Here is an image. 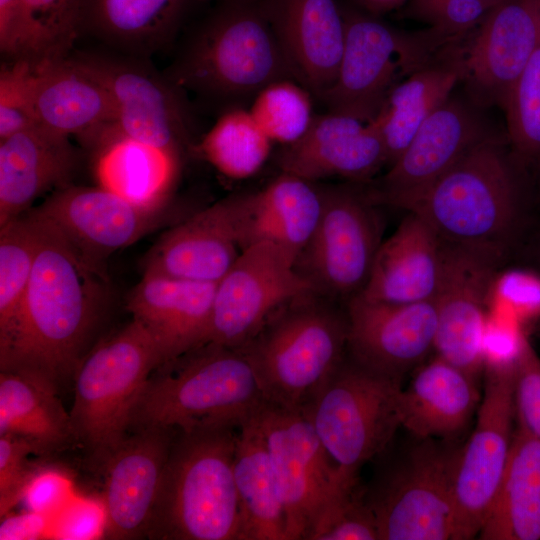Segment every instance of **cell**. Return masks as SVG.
Wrapping results in <instances>:
<instances>
[{
	"label": "cell",
	"mask_w": 540,
	"mask_h": 540,
	"mask_svg": "<svg viewBox=\"0 0 540 540\" xmlns=\"http://www.w3.org/2000/svg\"><path fill=\"white\" fill-rule=\"evenodd\" d=\"M257 416L285 511L286 540H307L318 511L344 477L301 412L266 403Z\"/></svg>",
	"instance_id": "cell-15"
},
{
	"label": "cell",
	"mask_w": 540,
	"mask_h": 540,
	"mask_svg": "<svg viewBox=\"0 0 540 540\" xmlns=\"http://www.w3.org/2000/svg\"><path fill=\"white\" fill-rule=\"evenodd\" d=\"M493 135L471 104L452 95L420 126L387 172L364 193L375 205L413 210L466 152Z\"/></svg>",
	"instance_id": "cell-16"
},
{
	"label": "cell",
	"mask_w": 540,
	"mask_h": 540,
	"mask_svg": "<svg viewBox=\"0 0 540 540\" xmlns=\"http://www.w3.org/2000/svg\"><path fill=\"white\" fill-rule=\"evenodd\" d=\"M200 0H81L79 35L149 58L168 46Z\"/></svg>",
	"instance_id": "cell-31"
},
{
	"label": "cell",
	"mask_w": 540,
	"mask_h": 540,
	"mask_svg": "<svg viewBox=\"0 0 540 540\" xmlns=\"http://www.w3.org/2000/svg\"><path fill=\"white\" fill-rule=\"evenodd\" d=\"M345 40L332 86L319 98L328 112L371 121L390 91L404 78L439 57L458 38L433 28L407 33L375 15L343 8Z\"/></svg>",
	"instance_id": "cell-9"
},
{
	"label": "cell",
	"mask_w": 540,
	"mask_h": 540,
	"mask_svg": "<svg viewBox=\"0 0 540 540\" xmlns=\"http://www.w3.org/2000/svg\"><path fill=\"white\" fill-rule=\"evenodd\" d=\"M521 209L512 158L493 134L466 152L411 211L421 215L443 241L502 260Z\"/></svg>",
	"instance_id": "cell-6"
},
{
	"label": "cell",
	"mask_w": 540,
	"mask_h": 540,
	"mask_svg": "<svg viewBox=\"0 0 540 540\" xmlns=\"http://www.w3.org/2000/svg\"><path fill=\"white\" fill-rule=\"evenodd\" d=\"M319 222L295 269L315 293L349 301L365 287L382 243L381 223L364 191L353 187H321Z\"/></svg>",
	"instance_id": "cell-12"
},
{
	"label": "cell",
	"mask_w": 540,
	"mask_h": 540,
	"mask_svg": "<svg viewBox=\"0 0 540 540\" xmlns=\"http://www.w3.org/2000/svg\"><path fill=\"white\" fill-rule=\"evenodd\" d=\"M514 359L484 361L476 423L461 447L455 473L452 540L478 536L501 482L514 435Z\"/></svg>",
	"instance_id": "cell-13"
},
{
	"label": "cell",
	"mask_w": 540,
	"mask_h": 540,
	"mask_svg": "<svg viewBox=\"0 0 540 540\" xmlns=\"http://www.w3.org/2000/svg\"><path fill=\"white\" fill-rule=\"evenodd\" d=\"M501 261L488 253L443 241L434 350L475 379L484 369L488 298Z\"/></svg>",
	"instance_id": "cell-17"
},
{
	"label": "cell",
	"mask_w": 540,
	"mask_h": 540,
	"mask_svg": "<svg viewBox=\"0 0 540 540\" xmlns=\"http://www.w3.org/2000/svg\"><path fill=\"white\" fill-rule=\"evenodd\" d=\"M500 0H414V11L431 28L454 38L473 31Z\"/></svg>",
	"instance_id": "cell-48"
},
{
	"label": "cell",
	"mask_w": 540,
	"mask_h": 540,
	"mask_svg": "<svg viewBox=\"0 0 540 540\" xmlns=\"http://www.w3.org/2000/svg\"><path fill=\"white\" fill-rule=\"evenodd\" d=\"M481 396L474 377L436 355L402 387L401 427L416 438L455 441L477 412Z\"/></svg>",
	"instance_id": "cell-32"
},
{
	"label": "cell",
	"mask_w": 540,
	"mask_h": 540,
	"mask_svg": "<svg viewBox=\"0 0 540 540\" xmlns=\"http://www.w3.org/2000/svg\"><path fill=\"white\" fill-rule=\"evenodd\" d=\"M164 73L184 91L228 103L296 81L260 0H219Z\"/></svg>",
	"instance_id": "cell-2"
},
{
	"label": "cell",
	"mask_w": 540,
	"mask_h": 540,
	"mask_svg": "<svg viewBox=\"0 0 540 540\" xmlns=\"http://www.w3.org/2000/svg\"><path fill=\"white\" fill-rule=\"evenodd\" d=\"M105 512L93 501L75 503L65 513L57 536L62 539H89L104 531Z\"/></svg>",
	"instance_id": "cell-49"
},
{
	"label": "cell",
	"mask_w": 540,
	"mask_h": 540,
	"mask_svg": "<svg viewBox=\"0 0 540 540\" xmlns=\"http://www.w3.org/2000/svg\"><path fill=\"white\" fill-rule=\"evenodd\" d=\"M401 381L370 371L347 354L301 412L313 426L338 474L360 468L390 445L401 427Z\"/></svg>",
	"instance_id": "cell-10"
},
{
	"label": "cell",
	"mask_w": 540,
	"mask_h": 540,
	"mask_svg": "<svg viewBox=\"0 0 540 540\" xmlns=\"http://www.w3.org/2000/svg\"><path fill=\"white\" fill-rule=\"evenodd\" d=\"M462 51L438 57L400 81L388 94L372 121L386 149L387 167L405 150L424 121L462 82Z\"/></svg>",
	"instance_id": "cell-34"
},
{
	"label": "cell",
	"mask_w": 540,
	"mask_h": 540,
	"mask_svg": "<svg viewBox=\"0 0 540 540\" xmlns=\"http://www.w3.org/2000/svg\"><path fill=\"white\" fill-rule=\"evenodd\" d=\"M258 413L238 428L234 456L242 540H286L285 511Z\"/></svg>",
	"instance_id": "cell-36"
},
{
	"label": "cell",
	"mask_w": 540,
	"mask_h": 540,
	"mask_svg": "<svg viewBox=\"0 0 540 540\" xmlns=\"http://www.w3.org/2000/svg\"><path fill=\"white\" fill-rule=\"evenodd\" d=\"M334 302L315 292L298 296L237 347L267 403L302 412L344 361L347 315Z\"/></svg>",
	"instance_id": "cell-5"
},
{
	"label": "cell",
	"mask_w": 540,
	"mask_h": 540,
	"mask_svg": "<svg viewBox=\"0 0 540 540\" xmlns=\"http://www.w3.org/2000/svg\"><path fill=\"white\" fill-rule=\"evenodd\" d=\"M175 431H133L104 465L105 538H147Z\"/></svg>",
	"instance_id": "cell-21"
},
{
	"label": "cell",
	"mask_w": 540,
	"mask_h": 540,
	"mask_svg": "<svg viewBox=\"0 0 540 540\" xmlns=\"http://www.w3.org/2000/svg\"><path fill=\"white\" fill-rule=\"evenodd\" d=\"M238 428L176 430L147 538L242 540L233 464Z\"/></svg>",
	"instance_id": "cell-4"
},
{
	"label": "cell",
	"mask_w": 540,
	"mask_h": 540,
	"mask_svg": "<svg viewBox=\"0 0 540 540\" xmlns=\"http://www.w3.org/2000/svg\"><path fill=\"white\" fill-rule=\"evenodd\" d=\"M266 403L244 354L208 342L151 373L133 410L130 432L148 427L239 428Z\"/></svg>",
	"instance_id": "cell-3"
},
{
	"label": "cell",
	"mask_w": 540,
	"mask_h": 540,
	"mask_svg": "<svg viewBox=\"0 0 540 540\" xmlns=\"http://www.w3.org/2000/svg\"><path fill=\"white\" fill-rule=\"evenodd\" d=\"M241 251L267 242L295 260L310 240L321 216V187L282 172L259 191L233 196Z\"/></svg>",
	"instance_id": "cell-27"
},
{
	"label": "cell",
	"mask_w": 540,
	"mask_h": 540,
	"mask_svg": "<svg viewBox=\"0 0 540 540\" xmlns=\"http://www.w3.org/2000/svg\"><path fill=\"white\" fill-rule=\"evenodd\" d=\"M311 93L293 79H283L262 88L248 109L273 142L291 144L308 130L315 115Z\"/></svg>",
	"instance_id": "cell-39"
},
{
	"label": "cell",
	"mask_w": 540,
	"mask_h": 540,
	"mask_svg": "<svg viewBox=\"0 0 540 540\" xmlns=\"http://www.w3.org/2000/svg\"><path fill=\"white\" fill-rule=\"evenodd\" d=\"M415 439L398 457L384 462L365 487L379 540H452L454 482L462 446Z\"/></svg>",
	"instance_id": "cell-8"
},
{
	"label": "cell",
	"mask_w": 540,
	"mask_h": 540,
	"mask_svg": "<svg viewBox=\"0 0 540 540\" xmlns=\"http://www.w3.org/2000/svg\"><path fill=\"white\" fill-rule=\"evenodd\" d=\"M33 210L89 264L105 271L112 253L159 228L165 216V209L142 208L98 185L57 189Z\"/></svg>",
	"instance_id": "cell-18"
},
{
	"label": "cell",
	"mask_w": 540,
	"mask_h": 540,
	"mask_svg": "<svg viewBox=\"0 0 540 540\" xmlns=\"http://www.w3.org/2000/svg\"><path fill=\"white\" fill-rule=\"evenodd\" d=\"M307 540H379L359 477L340 480L318 511Z\"/></svg>",
	"instance_id": "cell-40"
},
{
	"label": "cell",
	"mask_w": 540,
	"mask_h": 540,
	"mask_svg": "<svg viewBox=\"0 0 540 540\" xmlns=\"http://www.w3.org/2000/svg\"><path fill=\"white\" fill-rule=\"evenodd\" d=\"M215 287L143 273L132 289L127 309L157 341L163 363L205 344Z\"/></svg>",
	"instance_id": "cell-29"
},
{
	"label": "cell",
	"mask_w": 540,
	"mask_h": 540,
	"mask_svg": "<svg viewBox=\"0 0 540 540\" xmlns=\"http://www.w3.org/2000/svg\"><path fill=\"white\" fill-rule=\"evenodd\" d=\"M68 481L54 472H38L30 483L23 500L30 511L46 514L65 497Z\"/></svg>",
	"instance_id": "cell-50"
},
{
	"label": "cell",
	"mask_w": 540,
	"mask_h": 540,
	"mask_svg": "<svg viewBox=\"0 0 540 540\" xmlns=\"http://www.w3.org/2000/svg\"><path fill=\"white\" fill-rule=\"evenodd\" d=\"M508 140L522 160H540V40L504 105Z\"/></svg>",
	"instance_id": "cell-41"
},
{
	"label": "cell",
	"mask_w": 540,
	"mask_h": 540,
	"mask_svg": "<svg viewBox=\"0 0 540 540\" xmlns=\"http://www.w3.org/2000/svg\"><path fill=\"white\" fill-rule=\"evenodd\" d=\"M77 139L90 152L98 186L145 209L166 208L180 176L183 156L128 136L116 122Z\"/></svg>",
	"instance_id": "cell-24"
},
{
	"label": "cell",
	"mask_w": 540,
	"mask_h": 540,
	"mask_svg": "<svg viewBox=\"0 0 540 540\" xmlns=\"http://www.w3.org/2000/svg\"><path fill=\"white\" fill-rule=\"evenodd\" d=\"M163 362L157 341L134 319L83 357L69 414L76 443L93 464L103 468L128 437L138 398Z\"/></svg>",
	"instance_id": "cell-7"
},
{
	"label": "cell",
	"mask_w": 540,
	"mask_h": 540,
	"mask_svg": "<svg viewBox=\"0 0 540 540\" xmlns=\"http://www.w3.org/2000/svg\"><path fill=\"white\" fill-rule=\"evenodd\" d=\"M109 91L118 127L128 136L184 156L192 152L194 122L185 91L149 62L116 51H72Z\"/></svg>",
	"instance_id": "cell-11"
},
{
	"label": "cell",
	"mask_w": 540,
	"mask_h": 540,
	"mask_svg": "<svg viewBox=\"0 0 540 540\" xmlns=\"http://www.w3.org/2000/svg\"><path fill=\"white\" fill-rule=\"evenodd\" d=\"M70 137L38 124L0 140V227L41 195L68 186L79 166Z\"/></svg>",
	"instance_id": "cell-26"
},
{
	"label": "cell",
	"mask_w": 540,
	"mask_h": 540,
	"mask_svg": "<svg viewBox=\"0 0 540 540\" xmlns=\"http://www.w3.org/2000/svg\"><path fill=\"white\" fill-rule=\"evenodd\" d=\"M346 315L348 356L380 375L402 381L434 350L435 299L395 304L356 295L346 302Z\"/></svg>",
	"instance_id": "cell-19"
},
{
	"label": "cell",
	"mask_w": 540,
	"mask_h": 540,
	"mask_svg": "<svg viewBox=\"0 0 540 540\" xmlns=\"http://www.w3.org/2000/svg\"><path fill=\"white\" fill-rule=\"evenodd\" d=\"M513 399L517 429L540 440V357L526 336L514 359Z\"/></svg>",
	"instance_id": "cell-45"
},
{
	"label": "cell",
	"mask_w": 540,
	"mask_h": 540,
	"mask_svg": "<svg viewBox=\"0 0 540 540\" xmlns=\"http://www.w3.org/2000/svg\"><path fill=\"white\" fill-rule=\"evenodd\" d=\"M362 8L378 16L401 6L406 0H356Z\"/></svg>",
	"instance_id": "cell-52"
},
{
	"label": "cell",
	"mask_w": 540,
	"mask_h": 540,
	"mask_svg": "<svg viewBox=\"0 0 540 540\" xmlns=\"http://www.w3.org/2000/svg\"><path fill=\"white\" fill-rule=\"evenodd\" d=\"M482 540H540V440L514 431L507 464L480 532Z\"/></svg>",
	"instance_id": "cell-35"
},
{
	"label": "cell",
	"mask_w": 540,
	"mask_h": 540,
	"mask_svg": "<svg viewBox=\"0 0 540 540\" xmlns=\"http://www.w3.org/2000/svg\"><path fill=\"white\" fill-rule=\"evenodd\" d=\"M514 321L540 316V274L522 268L497 272L490 287L488 308Z\"/></svg>",
	"instance_id": "cell-44"
},
{
	"label": "cell",
	"mask_w": 540,
	"mask_h": 540,
	"mask_svg": "<svg viewBox=\"0 0 540 540\" xmlns=\"http://www.w3.org/2000/svg\"><path fill=\"white\" fill-rule=\"evenodd\" d=\"M272 141L257 125L248 109L229 107L192 152L223 175L244 179L254 175L266 162Z\"/></svg>",
	"instance_id": "cell-37"
},
{
	"label": "cell",
	"mask_w": 540,
	"mask_h": 540,
	"mask_svg": "<svg viewBox=\"0 0 540 540\" xmlns=\"http://www.w3.org/2000/svg\"><path fill=\"white\" fill-rule=\"evenodd\" d=\"M284 249L262 242L243 251L216 283L206 342L237 348L286 302L311 292Z\"/></svg>",
	"instance_id": "cell-14"
},
{
	"label": "cell",
	"mask_w": 540,
	"mask_h": 540,
	"mask_svg": "<svg viewBox=\"0 0 540 540\" xmlns=\"http://www.w3.org/2000/svg\"><path fill=\"white\" fill-rule=\"evenodd\" d=\"M36 124L67 137H81L116 122L105 85L71 56L34 65L32 76Z\"/></svg>",
	"instance_id": "cell-30"
},
{
	"label": "cell",
	"mask_w": 540,
	"mask_h": 540,
	"mask_svg": "<svg viewBox=\"0 0 540 540\" xmlns=\"http://www.w3.org/2000/svg\"><path fill=\"white\" fill-rule=\"evenodd\" d=\"M296 81L318 99L334 83L345 40L337 0H260Z\"/></svg>",
	"instance_id": "cell-23"
},
{
	"label": "cell",
	"mask_w": 540,
	"mask_h": 540,
	"mask_svg": "<svg viewBox=\"0 0 540 540\" xmlns=\"http://www.w3.org/2000/svg\"><path fill=\"white\" fill-rule=\"evenodd\" d=\"M39 224L34 266L13 339L0 370L43 375L58 389L74 373L108 298L105 270L89 264L32 210Z\"/></svg>",
	"instance_id": "cell-1"
},
{
	"label": "cell",
	"mask_w": 540,
	"mask_h": 540,
	"mask_svg": "<svg viewBox=\"0 0 540 540\" xmlns=\"http://www.w3.org/2000/svg\"><path fill=\"white\" fill-rule=\"evenodd\" d=\"M0 51L10 62L37 65L52 59L50 44L24 0H0Z\"/></svg>",
	"instance_id": "cell-42"
},
{
	"label": "cell",
	"mask_w": 540,
	"mask_h": 540,
	"mask_svg": "<svg viewBox=\"0 0 540 540\" xmlns=\"http://www.w3.org/2000/svg\"><path fill=\"white\" fill-rule=\"evenodd\" d=\"M443 272V241L418 213L409 211L382 241L369 279L358 294L385 303H417L436 298Z\"/></svg>",
	"instance_id": "cell-28"
},
{
	"label": "cell",
	"mask_w": 540,
	"mask_h": 540,
	"mask_svg": "<svg viewBox=\"0 0 540 540\" xmlns=\"http://www.w3.org/2000/svg\"><path fill=\"white\" fill-rule=\"evenodd\" d=\"M58 387L43 375L23 369L0 372V436L29 440L38 454L76 442L69 412Z\"/></svg>",
	"instance_id": "cell-33"
},
{
	"label": "cell",
	"mask_w": 540,
	"mask_h": 540,
	"mask_svg": "<svg viewBox=\"0 0 540 540\" xmlns=\"http://www.w3.org/2000/svg\"><path fill=\"white\" fill-rule=\"evenodd\" d=\"M38 242L39 224L32 210L0 227V355L13 339Z\"/></svg>",
	"instance_id": "cell-38"
},
{
	"label": "cell",
	"mask_w": 540,
	"mask_h": 540,
	"mask_svg": "<svg viewBox=\"0 0 540 540\" xmlns=\"http://www.w3.org/2000/svg\"><path fill=\"white\" fill-rule=\"evenodd\" d=\"M46 527L45 514L27 511L6 515L0 525L1 540H31L42 536Z\"/></svg>",
	"instance_id": "cell-51"
},
{
	"label": "cell",
	"mask_w": 540,
	"mask_h": 540,
	"mask_svg": "<svg viewBox=\"0 0 540 540\" xmlns=\"http://www.w3.org/2000/svg\"><path fill=\"white\" fill-rule=\"evenodd\" d=\"M47 38L52 59L67 57L79 35L81 0H24Z\"/></svg>",
	"instance_id": "cell-47"
},
{
	"label": "cell",
	"mask_w": 540,
	"mask_h": 540,
	"mask_svg": "<svg viewBox=\"0 0 540 540\" xmlns=\"http://www.w3.org/2000/svg\"><path fill=\"white\" fill-rule=\"evenodd\" d=\"M241 253L233 196L166 231L143 262V273L218 283Z\"/></svg>",
	"instance_id": "cell-25"
},
{
	"label": "cell",
	"mask_w": 540,
	"mask_h": 540,
	"mask_svg": "<svg viewBox=\"0 0 540 540\" xmlns=\"http://www.w3.org/2000/svg\"><path fill=\"white\" fill-rule=\"evenodd\" d=\"M281 172L315 182L341 177L368 183L387 166L386 149L371 120L328 112L315 115L305 134L278 154Z\"/></svg>",
	"instance_id": "cell-22"
},
{
	"label": "cell",
	"mask_w": 540,
	"mask_h": 540,
	"mask_svg": "<svg viewBox=\"0 0 540 540\" xmlns=\"http://www.w3.org/2000/svg\"><path fill=\"white\" fill-rule=\"evenodd\" d=\"M34 65L8 61L0 70V140L36 124L32 92Z\"/></svg>",
	"instance_id": "cell-43"
},
{
	"label": "cell",
	"mask_w": 540,
	"mask_h": 540,
	"mask_svg": "<svg viewBox=\"0 0 540 540\" xmlns=\"http://www.w3.org/2000/svg\"><path fill=\"white\" fill-rule=\"evenodd\" d=\"M539 40L540 0H500L462 51V81L473 102L503 110Z\"/></svg>",
	"instance_id": "cell-20"
},
{
	"label": "cell",
	"mask_w": 540,
	"mask_h": 540,
	"mask_svg": "<svg viewBox=\"0 0 540 540\" xmlns=\"http://www.w3.org/2000/svg\"><path fill=\"white\" fill-rule=\"evenodd\" d=\"M38 454L27 439L16 435L0 436V516L3 518L23 500L37 475L29 464L28 456Z\"/></svg>",
	"instance_id": "cell-46"
}]
</instances>
